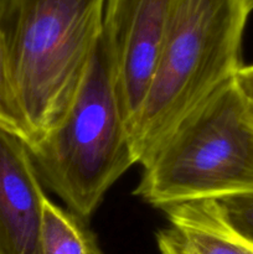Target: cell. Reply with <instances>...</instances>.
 I'll use <instances>...</instances> for the list:
<instances>
[{"label": "cell", "mask_w": 253, "mask_h": 254, "mask_svg": "<svg viewBox=\"0 0 253 254\" xmlns=\"http://www.w3.org/2000/svg\"><path fill=\"white\" fill-rule=\"evenodd\" d=\"M246 0H176L151 81L128 129L144 166L179 124L241 68Z\"/></svg>", "instance_id": "1"}, {"label": "cell", "mask_w": 253, "mask_h": 254, "mask_svg": "<svg viewBox=\"0 0 253 254\" xmlns=\"http://www.w3.org/2000/svg\"><path fill=\"white\" fill-rule=\"evenodd\" d=\"M29 150L42 183L86 221L135 165L103 36L64 114Z\"/></svg>", "instance_id": "2"}, {"label": "cell", "mask_w": 253, "mask_h": 254, "mask_svg": "<svg viewBox=\"0 0 253 254\" xmlns=\"http://www.w3.org/2000/svg\"><path fill=\"white\" fill-rule=\"evenodd\" d=\"M143 168L134 195L160 210L253 192V121L235 78L189 114Z\"/></svg>", "instance_id": "3"}, {"label": "cell", "mask_w": 253, "mask_h": 254, "mask_svg": "<svg viewBox=\"0 0 253 254\" xmlns=\"http://www.w3.org/2000/svg\"><path fill=\"white\" fill-rule=\"evenodd\" d=\"M104 6L106 0H10L0 26L35 143L71 103L103 34Z\"/></svg>", "instance_id": "4"}, {"label": "cell", "mask_w": 253, "mask_h": 254, "mask_svg": "<svg viewBox=\"0 0 253 254\" xmlns=\"http://www.w3.org/2000/svg\"><path fill=\"white\" fill-rule=\"evenodd\" d=\"M176 0H106L103 36L129 129L140 109Z\"/></svg>", "instance_id": "5"}, {"label": "cell", "mask_w": 253, "mask_h": 254, "mask_svg": "<svg viewBox=\"0 0 253 254\" xmlns=\"http://www.w3.org/2000/svg\"><path fill=\"white\" fill-rule=\"evenodd\" d=\"M46 200L27 145L0 129V254H42Z\"/></svg>", "instance_id": "6"}, {"label": "cell", "mask_w": 253, "mask_h": 254, "mask_svg": "<svg viewBox=\"0 0 253 254\" xmlns=\"http://www.w3.org/2000/svg\"><path fill=\"white\" fill-rule=\"evenodd\" d=\"M171 228L195 254H253V245L231 230L212 200L164 208Z\"/></svg>", "instance_id": "7"}, {"label": "cell", "mask_w": 253, "mask_h": 254, "mask_svg": "<svg viewBox=\"0 0 253 254\" xmlns=\"http://www.w3.org/2000/svg\"><path fill=\"white\" fill-rule=\"evenodd\" d=\"M42 254H103L86 220L47 198L45 202Z\"/></svg>", "instance_id": "8"}, {"label": "cell", "mask_w": 253, "mask_h": 254, "mask_svg": "<svg viewBox=\"0 0 253 254\" xmlns=\"http://www.w3.org/2000/svg\"><path fill=\"white\" fill-rule=\"evenodd\" d=\"M0 129L24 141L27 148L36 140L24 111L12 76L5 34L0 26Z\"/></svg>", "instance_id": "9"}, {"label": "cell", "mask_w": 253, "mask_h": 254, "mask_svg": "<svg viewBox=\"0 0 253 254\" xmlns=\"http://www.w3.org/2000/svg\"><path fill=\"white\" fill-rule=\"evenodd\" d=\"M213 202L228 227L253 245V192L226 196Z\"/></svg>", "instance_id": "10"}, {"label": "cell", "mask_w": 253, "mask_h": 254, "mask_svg": "<svg viewBox=\"0 0 253 254\" xmlns=\"http://www.w3.org/2000/svg\"><path fill=\"white\" fill-rule=\"evenodd\" d=\"M156 243L161 254H195L174 228H164L156 233Z\"/></svg>", "instance_id": "11"}, {"label": "cell", "mask_w": 253, "mask_h": 254, "mask_svg": "<svg viewBox=\"0 0 253 254\" xmlns=\"http://www.w3.org/2000/svg\"><path fill=\"white\" fill-rule=\"evenodd\" d=\"M235 82L247 102L253 104V64L241 66L235 76Z\"/></svg>", "instance_id": "12"}, {"label": "cell", "mask_w": 253, "mask_h": 254, "mask_svg": "<svg viewBox=\"0 0 253 254\" xmlns=\"http://www.w3.org/2000/svg\"><path fill=\"white\" fill-rule=\"evenodd\" d=\"M10 0H0V22H1L2 17H4L5 12H6L7 6H9Z\"/></svg>", "instance_id": "13"}, {"label": "cell", "mask_w": 253, "mask_h": 254, "mask_svg": "<svg viewBox=\"0 0 253 254\" xmlns=\"http://www.w3.org/2000/svg\"><path fill=\"white\" fill-rule=\"evenodd\" d=\"M246 1H247L250 10H251V11H252V10H253V0H246Z\"/></svg>", "instance_id": "14"}, {"label": "cell", "mask_w": 253, "mask_h": 254, "mask_svg": "<svg viewBox=\"0 0 253 254\" xmlns=\"http://www.w3.org/2000/svg\"><path fill=\"white\" fill-rule=\"evenodd\" d=\"M248 104H250V113H251V117H252V121H253V104L250 103V102H248Z\"/></svg>", "instance_id": "15"}]
</instances>
